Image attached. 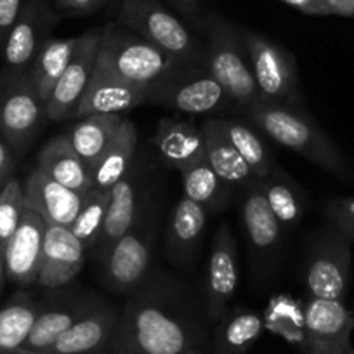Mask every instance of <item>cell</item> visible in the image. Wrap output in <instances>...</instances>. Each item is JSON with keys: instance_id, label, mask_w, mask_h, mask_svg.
Returning <instances> with one entry per match:
<instances>
[{"instance_id": "obj_18", "label": "cell", "mask_w": 354, "mask_h": 354, "mask_svg": "<svg viewBox=\"0 0 354 354\" xmlns=\"http://www.w3.org/2000/svg\"><path fill=\"white\" fill-rule=\"evenodd\" d=\"M85 252L70 227L47 224L37 283L49 290L66 287L84 268Z\"/></svg>"}, {"instance_id": "obj_31", "label": "cell", "mask_w": 354, "mask_h": 354, "mask_svg": "<svg viewBox=\"0 0 354 354\" xmlns=\"http://www.w3.org/2000/svg\"><path fill=\"white\" fill-rule=\"evenodd\" d=\"M186 198L202 205L207 212H221L231 198V186L224 183L207 158L181 170Z\"/></svg>"}, {"instance_id": "obj_40", "label": "cell", "mask_w": 354, "mask_h": 354, "mask_svg": "<svg viewBox=\"0 0 354 354\" xmlns=\"http://www.w3.org/2000/svg\"><path fill=\"white\" fill-rule=\"evenodd\" d=\"M106 0H56V6L66 15H88Z\"/></svg>"}, {"instance_id": "obj_23", "label": "cell", "mask_w": 354, "mask_h": 354, "mask_svg": "<svg viewBox=\"0 0 354 354\" xmlns=\"http://www.w3.org/2000/svg\"><path fill=\"white\" fill-rule=\"evenodd\" d=\"M207 216L209 212L202 205L186 196L177 202L167 233V254L176 264L186 268L193 262L207 226Z\"/></svg>"}, {"instance_id": "obj_2", "label": "cell", "mask_w": 354, "mask_h": 354, "mask_svg": "<svg viewBox=\"0 0 354 354\" xmlns=\"http://www.w3.org/2000/svg\"><path fill=\"white\" fill-rule=\"evenodd\" d=\"M250 120L283 148L304 156L332 176L351 181L353 169L328 134L302 108L259 100L245 108Z\"/></svg>"}, {"instance_id": "obj_45", "label": "cell", "mask_w": 354, "mask_h": 354, "mask_svg": "<svg viewBox=\"0 0 354 354\" xmlns=\"http://www.w3.org/2000/svg\"><path fill=\"white\" fill-rule=\"evenodd\" d=\"M186 354H200V353H198V349H193V351H189V353H186Z\"/></svg>"}, {"instance_id": "obj_8", "label": "cell", "mask_w": 354, "mask_h": 354, "mask_svg": "<svg viewBox=\"0 0 354 354\" xmlns=\"http://www.w3.org/2000/svg\"><path fill=\"white\" fill-rule=\"evenodd\" d=\"M351 240L335 226L319 231L304 261L308 295L325 301H342L351 283Z\"/></svg>"}, {"instance_id": "obj_39", "label": "cell", "mask_w": 354, "mask_h": 354, "mask_svg": "<svg viewBox=\"0 0 354 354\" xmlns=\"http://www.w3.org/2000/svg\"><path fill=\"white\" fill-rule=\"evenodd\" d=\"M290 8L297 9V11L304 12L309 16H328L335 15L332 6L326 0H281Z\"/></svg>"}, {"instance_id": "obj_36", "label": "cell", "mask_w": 354, "mask_h": 354, "mask_svg": "<svg viewBox=\"0 0 354 354\" xmlns=\"http://www.w3.org/2000/svg\"><path fill=\"white\" fill-rule=\"evenodd\" d=\"M25 209V186L19 179L11 177L8 185L0 189V248L2 252L15 234Z\"/></svg>"}, {"instance_id": "obj_19", "label": "cell", "mask_w": 354, "mask_h": 354, "mask_svg": "<svg viewBox=\"0 0 354 354\" xmlns=\"http://www.w3.org/2000/svg\"><path fill=\"white\" fill-rule=\"evenodd\" d=\"M120 315L113 306L101 302L97 308L78 319L56 342L46 349L47 354H101L113 346Z\"/></svg>"}, {"instance_id": "obj_16", "label": "cell", "mask_w": 354, "mask_h": 354, "mask_svg": "<svg viewBox=\"0 0 354 354\" xmlns=\"http://www.w3.org/2000/svg\"><path fill=\"white\" fill-rule=\"evenodd\" d=\"M46 227V219L26 207L15 234L4 248L6 274L12 283L28 287L39 280Z\"/></svg>"}, {"instance_id": "obj_42", "label": "cell", "mask_w": 354, "mask_h": 354, "mask_svg": "<svg viewBox=\"0 0 354 354\" xmlns=\"http://www.w3.org/2000/svg\"><path fill=\"white\" fill-rule=\"evenodd\" d=\"M174 8H177L179 11H183L185 15H195L196 9H198L200 0H170Z\"/></svg>"}, {"instance_id": "obj_14", "label": "cell", "mask_w": 354, "mask_h": 354, "mask_svg": "<svg viewBox=\"0 0 354 354\" xmlns=\"http://www.w3.org/2000/svg\"><path fill=\"white\" fill-rule=\"evenodd\" d=\"M103 299L91 292H59L49 302L40 306L35 325L21 349L44 353L56 342L57 337L63 335L70 326L97 308Z\"/></svg>"}, {"instance_id": "obj_24", "label": "cell", "mask_w": 354, "mask_h": 354, "mask_svg": "<svg viewBox=\"0 0 354 354\" xmlns=\"http://www.w3.org/2000/svg\"><path fill=\"white\" fill-rule=\"evenodd\" d=\"M37 169L73 192L87 195L93 189L91 169L71 149L64 134L56 136L42 146L37 156Z\"/></svg>"}, {"instance_id": "obj_21", "label": "cell", "mask_w": 354, "mask_h": 354, "mask_svg": "<svg viewBox=\"0 0 354 354\" xmlns=\"http://www.w3.org/2000/svg\"><path fill=\"white\" fill-rule=\"evenodd\" d=\"M23 186L25 205L39 212L47 224L70 227L84 205V193L59 185L40 169L33 170Z\"/></svg>"}, {"instance_id": "obj_17", "label": "cell", "mask_w": 354, "mask_h": 354, "mask_svg": "<svg viewBox=\"0 0 354 354\" xmlns=\"http://www.w3.org/2000/svg\"><path fill=\"white\" fill-rule=\"evenodd\" d=\"M149 88L122 80L104 68H94V73L84 97L75 110V118L91 115H118L146 104Z\"/></svg>"}, {"instance_id": "obj_4", "label": "cell", "mask_w": 354, "mask_h": 354, "mask_svg": "<svg viewBox=\"0 0 354 354\" xmlns=\"http://www.w3.org/2000/svg\"><path fill=\"white\" fill-rule=\"evenodd\" d=\"M205 32V68L224 87L234 104L248 108L261 100L252 64L245 50L240 28L221 16L203 19Z\"/></svg>"}, {"instance_id": "obj_30", "label": "cell", "mask_w": 354, "mask_h": 354, "mask_svg": "<svg viewBox=\"0 0 354 354\" xmlns=\"http://www.w3.org/2000/svg\"><path fill=\"white\" fill-rule=\"evenodd\" d=\"M40 306L32 295L19 292L0 308V354H15L25 346Z\"/></svg>"}, {"instance_id": "obj_1", "label": "cell", "mask_w": 354, "mask_h": 354, "mask_svg": "<svg viewBox=\"0 0 354 354\" xmlns=\"http://www.w3.org/2000/svg\"><path fill=\"white\" fill-rule=\"evenodd\" d=\"M202 325L188 288L162 273L148 280L125 304L113 354H186L198 349Z\"/></svg>"}, {"instance_id": "obj_26", "label": "cell", "mask_w": 354, "mask_h": 354, "mask_svg": "<svg viewBox=\"0 0 354 354\" xmlns=\"http://www.w3.org/2000/svg\"><path fill=\"white\" fill-rule=\"evenodd\" d=\"M78 120L80 122H77L64 136L78 158L93 170L110 146L124 118L120 115H91Z\"/></svg>"}, {"instance_id": "obj_29", "label": "cell", "mask_w": 354, "mask_h": 354, "mask_svg": "<svg viewBox=\"0 0 354 354\" xmlns=\"http://www.w3.org/2000/svg\"><path fill=\"white\" fill-rule=\"evenodd\" d=\"M77 42L78 37H71V39H53L50 37L42 46L40 53L37 54L28 71V78L44 104L53 93L54 85L57 84L61 75L70 64Z\"/></svg>"}, {"instance_id": "obj_33", "label": "cell", "mask_w": 354, "mask_h": 354, "mask_svg": "<svg viewBox=\"0 0 354 354\" xmlns=\"http://www.w3.org/2000/svg\"><path fill=\"white\" fill-rule=\"evenodd\" d=\"M261 186L266 202L273 210L281 227L295 226L304 214V202L302 192L292 181L290 176H287L283 170L273 169V172L261 181Z\"/></svg>"}, {"instance_id": "obj_6", "label": "cell", "mask_w": 354, "mask_h": 354, "mask_svg": "<svg viewBox=\"0 0 354 354\" xmlns=\"http://www.w3.org/2000/svg\"><path fill=\"white\" fill-rule=\"evenodd\" d=\"M146 205L134 226L111 243L100 259L104 285L117 294H132L149 277L156 238V217L155 214H148Z\"/></svg>"}, {"instance_id": "obj_13", "label": "cell", "mask_w": 354, "mask_h": 354, "mask_svg": "<svg viewBox=\"0 0 354 354\" xmlns=\"http://www.w3.org/2000/svg\"><path fill=\"white\" fill-rule=\"evenodd\" d=\"M354 316L342 301L309 297L304 309L306 354H354Z\"/></svg>"}, {"instance_id": "obj_20", "label": "cell", "mask_w": 354, "mask_h": 354, "mask_svg": "<svg viewBox=\"0 0 354 354\" xmlns=\"http://www.w3.org/2000/svg\"><path fill=\"white\" fill-rule=\"evenodd\" d=\"M145 205L146 195L145 188H142V176L139 170L131 169L125 174V177H122L120 181L111 188L106 219H104L100 241L94 248L97 261L103 257L111 243H115L118 238L124 236L134 226Z\"/></svg>"}, {"instance_id": "obj_22", "label": "cell", "mask_w": 354, "mask_h": 354, "mask_svg": "<svg viewBox=\"0 0 354 354\" xmlns=\"http://www.w3.org/2000/svg\"><path fill=\"white\" fill-rule=\"evenodd\" d=\"M155 148L167 167L185 170L205 158V141L192 122L162 118L155 132Z\"/></svg>"}, {"instance_id": "obj_10", "label": "cell", "mask_w": 354, "mask_h": 354, "mask_svg": "<svg viewBox=\"0 0 354 354\" xmlns=\"http://www.w3.org/2000/svg\"><path fill=\"white\" fill-rule=\"evenodd\" d=\"M47 120L46 104L28 75H0V138L12 151L23 153Z\"/></svg>"}, {"instance_id": "obj_35", "label": "cell", "mask_w": 354, "mask_h": 354, "mask_svg": "<svg viewBox=\"0 0 354 354\" xmlns=\"http://www.w3.org/2000/svg\"><path fill=\"white\" fill-rule=\"evenodd\" d=\"M110 196L111 189H91L85 195L84 205H82L77 219L70 226L71 233L84 243L85 250H94L100 241L108 205H110Z\"/></svg>"}, {"instance_id": "obj_37", "label": "cell", "mask_w": 354, "mask_h": 354, "mask_svg": "<svg viewBox=\"0 0 354 354\" xmlns=\"http://www.w3.org/2000/svg\"><path fill=\"white\" fill-rule=\"evenodd\" d=\"M326 214L344 236L354 240V196L330 200L326 203Z\"/></svg>"}, {"instance_id": "obj_43", "label": "cell", "mask_w": 354, "mask_h": 354, "mask_svg": "<svg viewBox=\"0 0 354 354\" xmlns=\"http://www.w3.org/2000/svg\"><path fill=\"white\" fill-rule=\"evenodd\" d=\"M6 280H8V274H6V262H4V252L0 248V295L4 292Z\"/></svg>"}, {"instance_id": "obj_11", "label": "cell", "mask_w": 354, "mask_h": 354, "mask_svg": "<svg viewBox=\"0 0 354 354\" xmlns=\"http://www.w3.org/2000/svg\"><path fill=\"white\" fill-rule=\"evenodd\" d=\"M103 28H91L78 37L70 64L46 101L47 120L63 122L73 117L96 68Z\"/></svg>"}, {"instance_id": "obj_34", "label": "cell", "mask_w": 354, "mask_h": 354, "mask_svg": "<svg viewBox=\"0 0 354 354\" xmlns=\"http://www.w3.org/2000/svg\"><path fill=\"white\" fill-rule=\"evenodd\" d=\"M216 125L221 134L231 142V146L243 156V160L254 172L255 179L264 181L266 177L273 172L274 167L270 158V153L254 131H250L247 125L233 120H216Z\"/></svg>"}, {"instance_id": "obj_12", "label": "cell", "mask_w": 354, "mask_h": 354, "mask_svg": "<svg viewBox=\"0 0 354 354\" xmlns=\"http://www.w3.org/2000/svg\"><path fill=\"white\" fill-rule=\"evenodd\" d=\"M56 23L57 16L46 0H28L2 46L6 73L28 75Z\"/></svg>"}, {"instance_id": "obj_9", "label": "cell", "mask_w": 354, "mask_h": 354, "mask_svg": "<svg viewBox=\"0 0 354 354\" xmlns=\"http://www.w3.org/2000/svg\"><path fill=\"white\" fill-rule=\"evenodd\" d=\"M262 100L301 108L299 77L294 56L278 44L250 30L240 28Z\"/></svg>"}, {"instance_id": "obj_38", "label": "cell", "mask_w": 354, "mask_h": 354, "mask_svg": "<svg viewBox=\"0 0 354 354\" xmlns=\"http://www.w3.org/2000/svg\"><path fill=\"white\" fill-rule=\"evenodd\" d=\"M26 2L28 0H0V47L4 46L6 37L18 21Z\"/></svg>"}, {"instance_id": "obj_41", "label": "cell", "mask_w": 354, "mask_h": 354, "mask_svg": "<svg viewBox=\"0 0 354 354\" xmlns=\"http://www.w3.org/2000/svg\"><path fill=\"white\" fill-rule=\"evenodd\" d=\"M15 170V151L11 146L0 138V189L4 188L12 177Z\"/></svg>"}, {"instance_id": "obj_5", "label": "cell", "mask_w": 354, "mask_h": 354, "mask_svg": "<svg viewBox=\"0 0 354 354\" xmlns=\"http://www.w3.org/2000/svg\"><path fill=\"white\" fill-rule=\"evenodd\" d=\"M117 23L179 63L205 66V47L158 0H122Z\"/></svg>"}, {"instance_id": "obj_44", "label": "cell", "mask_w": 354, "mask_h": 354, "mask_svg": "<svg viewBox=\"0 0 354 354\" xmlns=\"http://www.w3.org/2000/svg\"><path fill=\"white\" fill-rule=\"evenodd\" d=\"M15 354H47V353H30V351H23V349H19V351H16Z\"/></svg>"}, {"instance_id": "obj_27", "label": "cell", "mask_w": 354, "mask_h": 354, "mask_svg": "<svg viewBox=\"0 0 354 354\" xmlns=\"http://www.w3.org/2000/svg\"><path fill=\"white\" fill-rule=\"evenodd\" d=\"M138 149V129L134 122L124 118L120 129L100 162L93 167V188L111 189L132 169Z\"/></svg>"}, {"instance_id": "obj_28", "label": "cell", "mask_w": 354, "mask_h": 354, "mask_svg": "<svg viewBox=\"0 0 354 354\" xmlns=\"http://www.w3.org/2000/svg\"><path fill=\"white\" fill-rule=\"evenodd\" d=\"M205 141V158L210 163L217 176L224 183L234 188L241 186L247 188L250 183L255 181V176L248 163L245 162L243 156L231 146V142L221 134L217 129L216 120H205L200 127Z\"/></svg>"}, {"instance_id": "obj_15", "label": "cell", "mask_w": 354, "mask_h": 354, "mask_svg": "<svg viewBox=\"0 0 354 354\" xmlns=\"http://www.w3.org/2000/svg\"><path fill=\"white\" fill-rule=\"evenodd\" d=\"M238 288V250L226 223L214 236L205 280V313L210 319H221L227 311Z\"/></svg>"}, {"instance_id": "obj_25", "label": "cell", "mask_w": 354, "mask_h": 354, "mask_svg": "<svg viewBox=\"0 0 354 354\" xmlns=\"http://www.w3.org/2000/svg\"><path fill=\"white\" fill-rule=\"evenodd\" d=\"M245 230L254 250L261 254H270L278 247L281 238V224L270 209L259 179L245 188L243 203H241Z\"/></svg>"}, {"instance_id": "obj_32", "label": "cell", "mask_w": 354, "mask_h": 354, "mask_svg": "<svg viewBox=\"0 0 354 354\" xmlns=\"http://www.w3.org/2000/svg\"><path fill=\"white\" fill-rule=\"evenodd\" d=\"M264 332L261 316L248 309L224 315L216 330L217 354H247Z\"/></svg>"}, {"instance_id": "obj_3", "label": "cell", "mask_w": 354, "mask_h": 354, "mask_svg": "<svg viewBox=\"0 0 354 354\" xmlns=\"http://www.w3.org/2000/svg\"><path fill=\"white\" fill-rule=\"evenodd\" d=\"M96 64L122 80L149 88L183 63L132 30L111 23L103 26Z\"/></svg>"}, {"instance_id": "obj_7", "label": "cell", "mask_w": 354, "mask_h": 354, "mask_svg": "<svg viewBox=\"0 0 354 354\" xmlns=\"http://www.w3.org/2000/svg\"><path fill=\"white\" fill-rule=\"evenodd\" d=\"M146 103L203 115L226 110L234 101L203 64H181L149 87Z\"/></svg>"}, {"instance_id": "obj_46", "label": "cell", "mask_w": 354, "mask_h": 354, "mask_svg": "<svg viewBox=\"0 0 354 354\" xmlns=\"http://www.w3.org/2000/svg\"><path fill=\"white\" fill-rule=\"evenodd\" d=\"M108 2H115V0H108Z\"/></svg>"}]
</instances>
